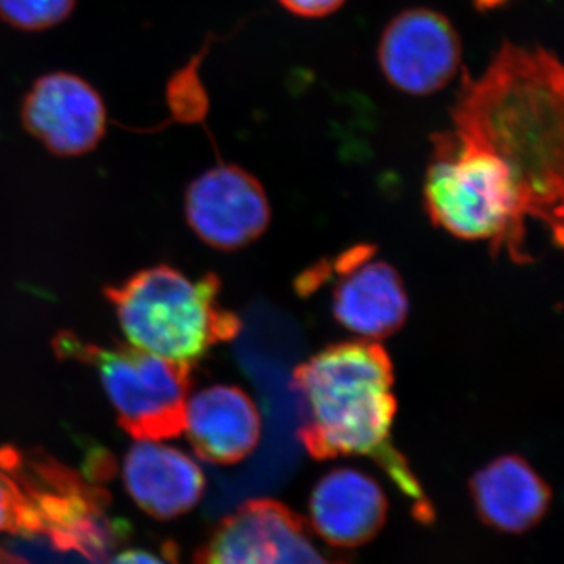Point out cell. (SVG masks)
<instances>
[{
  "label": "cell",
  "instance_id": "15",
  "mask_svg": "<svg viewBox=\"0 0 564 564\" xmlns=\"http://www.w3.org/2000/svg\"><path fill=\"white\" fill-rule=\"evenodd\" d=\"M470 496L478 518L502 533H525L543 521L551 486L519 455H503L474 474Z\"/></svg>",
  "mask_w": 564,
  "mask_h": 564
},
{
  "label": "cell",
  "instance_id": "8",
  "mask_svg": "<svg viewBox=\"0 0 564 564\" xmlns=\"http://www.w3.org/2000/svg\"><path fill=\"white\" fill-rule=\"evenodd\" d=\"M306 519L276 500H250L215 525L193 564H329Z\"/></svg>",
  "mask_w": 564,
  "mask_h": 564
},
{
  "label": "cell",
  "instance_id": "18",
  "mask_svg": "<svg viewBox=\"0 0 564 564\" xmlns=\"http://www.w3.org/2000/svg\"><path fill=\"white\" fill-rule=\"evenodd\" d=\"M285 10L302 18H325L344 6L347 0H278Z\"/></svg>",
  "mask_w": 564,
  "mask_h": 564
},
{
  "label": "cell",
  "instance_id": "12",
  "mask_svg": "<svg viewBox=\"0 0 564 564\" xmlns=\"http://www.w3.org/2000/svg\"><path fill=\"white\" fill-rule=\"evenodd\" d=\"M388 508V497L375 478L340 467L315 485L310 499L311 527L336 547H358L381 532Z\"/></svg>",
  "mask_w": 564,
  "mask_h": 564
},
{
  "label": "cell",
  "instance_id": "9",
  "mask_svg": "<svg viewBox=\"0 0 564 564\" xmlns=\"http://www.w3.org/2000/svg\"><path fill=\"white\" fill-rule=\"evenodd\" d=\"M463 61L455 25L440 11L417 7L392 18L378 43V63L386 80L411 96L444 90Z\"/></svg>",
  "mask_w": 564,
  "mask_h": 564
},
{
  "label": "cell",
  "instance_id": "17",
  "mask_svg": "<svg viewBox=\"0 0 564 564\" xmlns=\"http://www.w3.org/2000/svg\"><path fill=\"white\" fill-rule=\"evenodd\" d=\"M31 514L28 496L6 470L0 469V534L18 532Z\"/></svg>",
  "mask_w": 564,
  "mask_h": 564
},
{
  "label": "cell",
  "instance_id": "3",
  "mask_svg": "<svg viewBox=\"0 0 564 564\" xmlns=\"http://www.w3.org/2000/svg\"><path fill=\"white\" fill-rule=\"evenodd\" d=\"M0 469L32 505L18 532L0 534V564H109L126 538L110 497L39 448H0Z\"/></svg>",
  "mask_w": 564,
  "mask_h": 564
},
{
  "label": "cell",
  "instance_id": "13",
  "mask_svg": "<svg viewBox=\"0 0 564 564\" xmlns=\"http://www.w3.org/2000/svg\"><path fill=\"white\" fill-rule=\"evenodd\" d=\"M185 430L193 451L204 462L237 464L258 447L262 421L243 389L215 384L188 400Z\"/></svg>",
  "mask_w": 564,
  "mask_h": 564
},
{
  "label": "cell",
  "instance_id": "4",
  "mask_svg": "<svg viewBox=\"0 0 564 564\" xmlns=\"http://www.w3.org/2000/svg\"><path fill=\"white\" fill-rule=\"evenodd\" d=\"M423 202L430 220L456 239L488 242L513 256L522 251L527 218L560 232L514 166L458 129L433 137Z\"/></svg>",
  "mask_w": 564,
  "mask_h": 564
},
{
  "label": "cell",
  "instance_id": "14",
  "mask_svg": "<svg viewBox=\"0 0 564 564\" xmlns=\"http://www.w3.org/2000/svg\"><path fill=\"white\" fill-rule=\"evenodd\" d=\"M122 477L133 502L161 521L188 513L206 488L203 470L191 456L155 441L132 445Z\"/></svg>",
  "mask_w": 564,
  "mask_h": 564
},
{
  "label": "cell",
  "instance_id": "16",
  "mask_svg": "<svg viewBox=\"0 0 564 564\" xmlns=\"http://www.w3.org/2000/svg\"><path fill=\"white\" fill-rule=\"evenodd\" d=\"M77 0H0V20L25 32H40L62 24Z\"/></svg>",
  "mask_w": 564,
  "mask_h": 564
},
{
  "label": "cell",
  "instance_id": "2",
  "mask_svg": "<svg viewBox=\"0 0 564 564\" xmlns=\"http://www.w3.org/2000/svg\"><path fill=\"white\" fill-rule=\"evenodd\" d=\"M293 391L302 406L300 441L315 459L366 456L414 500L423 521L433 516L410 463L392 443L397 399L393 366L377 340L329 345L296 367Z\"/></svg>",
  "mask_w": 564,
  "mask_h": 564
},
{
  "label": "cell",
  "instance_id": "1",
  "mask_svg": "<svg viewBox=\"0 0 564 564\" xmlns=\"http://www.w3.org/2000/svg\"><path fill=\"white\" fill-rule=\"evenodd\" d=\"M452 120L513 165L562 226L563 68L554 54L505 43L481 77H464Z\"/></svg>",
  "mask_w": 564,
  "mask_h": 564
},
{
  "label": "cell",
  "instance_id": "7",
  "mask_svg": "<svg viewBox=\"0 0 564 564\" xmlns=\"http://www.w3.org/2000/svg\"><path fill=\"white\" fill-rule=\"evenodd\" d=\"M302 296L328 289L334 321L364 340H380L403 328L410 299L402 274L373 245H355L300 274Z\"/></svg>",
  "mask_w": 564,
  "mask_h": 564
},
{
  "label": "cell",
  "instance_id": "10",
  "mask_svg": "<svg viewBox=\"0 0 564 564\" xmlns=\"http://www.w3.org/2000/svg\"><path fill=\"white\" fill-rule=\"evenodd\" d=\"M184 209L192 231L221 251L248 247L272 220V207L261 182L234 163H220L192 181Z\"/></svg>",
  "mask_w": 564,
  "mask_h": 564
},
{
  "label": "cell",
  "instance_id": "11",
  "mask_svg": "<svg viewBox=\"0 0 564 564\" xmlns=\"http://www.w3.org/2000/svg\"><path fill=\"white\" fill-rule=\"evenodd\" d=\"M25 131L62 158L87 154L106 135L107 110L87 80L69 73L40 77L21 109Z\"/></svg>",
  "mask_w": 564,
  "mask_h": 564
},
{
  "label": "cell",
  "instance_id": "19",
  "mask_svg": "<svg viewBox=\"0 0 564 564\" xmlns=\"http://www.w3.org/2000/svg\"><path fill=\"white\" fill-rule=\"evenodd\" d=\"M109 564H169L159 558L158 555L151 554V552L139 551V549H132V551H121L118 554L111 556Z\"/></svg>",
  "mask_w": 564,
  "mask_h": 564
},
{
  "label": "cell",
  "instance_id": "5",
  "mask_svg": "<svg viewBox=\"0 0 564 564\" xmlns=\"http://www.w3.org/2000/svg\"><path fill=\"white\" fill-rule=\"evenodd\" d=\"M217 274L192 280L174 267L155 265L110 285L107 302L129 343L192 366L239 336L240 321L220 302Z\"/></svg>",
  "mask_w": 564,
  "mask_h": 564
},
{
  "label": "cell",
  "instance_id": "6",
  "mask_svg": "<svg viewBox=\"0 0 564 564\" xmlns=\"http://www.w3.org/2000/svg\"><path fill=\"white\" fill-rule=\"evenodd\" d=\"M54 350L96 370L118 423L133 440L159 443L184 432L192 366L135 345L85 343L70 333L55 337Z\"/></svg>",
  "mask_w": 564,
  "mask_h": 564
}]
</instances>
